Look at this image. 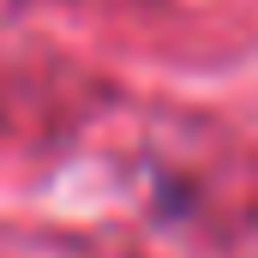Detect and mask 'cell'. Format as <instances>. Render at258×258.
<instances>
[]
</instances>
